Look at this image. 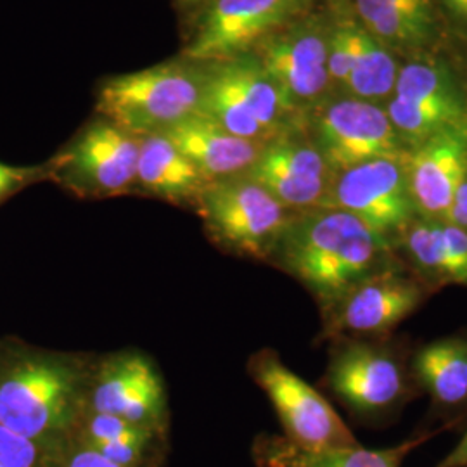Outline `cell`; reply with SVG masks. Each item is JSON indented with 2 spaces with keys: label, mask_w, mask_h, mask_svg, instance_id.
Segmentation results:
<instances>
[{
  "label": "cell",
  "mask_w": 467,
  "mask_h": 467,
  "mask_svg": "<svg viewBox=\"0 0 467 467\" xmlns=\"http://www.w3.org/2000/svg\"><path fill=\"white\" fill-rule=\"evenodd\" d=\"M329 30L318 17H300L256 47L254 56L295 111L316 102L331 84Z\"/></svg>",
  "instance_id": "cell-9"
},
{
  "label": "cell",
  "mask_w": 467,
  "mask_h": 467,
  "mask_svg": "<svg viewBox=\"0 0 467 467\" xmlns=\"http://www.w3.org/2000/svg\"><path fill=\"white\" fill-rule=\"evenodd\" d=\"M254 381L268 395L281 419L287 440L306 451H336L358 447L350 428L333 405L281 358L264 351L251 362Z\"/></svg>",
  "instance_id": "cell-6"
},
{
  "label": "cell",
  "mask_w": 467,
  "mask_h": 467,
  "mask_svg": "<svg viewBox=\"0 0 467 467\" xmlns=\"http://www.w3.org/2000/svg\"><path fill=\"white\" fill-rule=\"evenodd\" d=\"M42 175V168L13 167L0 163V201L5 200L13 192L19 191Z\"/></svg>",
  "instance_id": "cell-28"
},
{
  "label": "cell",
  "mask_w": 467,
  "mask_h": 467,
  "mask_svg": "<svg viewBox=\"0 0 467 467\" xmlns=\"http://www.w3.org/2000/svg\"><path fill=\"white\" fill-rule=\"evenodd\" d=\"M194 206L217 244L251 258L274 254L293 220L291 210L248 173L208 182Z\"/></svg>",
  "instance_id": "cell-5"
},
{
  "label": "cell",
  "mask_w": 467,
  "mask_h": 467,
  "mask_svg": "<svg viewBox=\"0 0 467 467\" xmlns=\"http://www.w3.org/2000/svg\"><path fill=\"white\" fill-rule=\"evenodd\" d=\"M161 134L167 135L208 182L248 173L265 146L231 134L200 113Z\"/></svg>",
  "instance_id": "cell-17"
},
{
  "label": "cell",
  "mask_w": 467,
  "mask_h": 467,
  "mask_svg": "<svg viewBox=\"0 0 467 467\" xmlns=\"http://www.w3.org/2000/svg\"><path fill=\"white\" fill-rule=\"evenodd\" d=\"M416 370L436 400L447 405L466 400V341L441 339L424 347L416 357Z\"/></svg>",
  "instance_id": "cell-21"
},
{
  "label": "cell",
  "mask_w": 467,
  "mask_h": 467,
  "mask_svg": "<svg viewBox=\"0 0 467 467\" xmlns=\"http://www.w3.org/2000/svg\"><path fill=\"white\" fill-rule=\"evenodd\" d=\"M61 451L0 426V467H56Z\"/></svg>",
  "instance_id": "cell-24"
},
{
  "label": "cell",
  "mask_w": 467,
  "mask_h": 467,
  "mask_svg": "<svg viewBox=\"0 0 467 467\" xmlns=\"http://www.w3.org/2000/svg\"><path fill=\"white\" fill-rule=\"evenodd\" d=\"M202 90V63L182 57L106 80L98 94V111L137 137L161 134L200 113Z\"/></svg>",
  "instance_id": "cell-3"
},
{
  "label": "cell",
  "mask_w": 467,
  "mask_h": 467,
  "mask_svg": "<svg viewBox=\"0 0 467 467\" xmlns=\"http://www.w3.org/2000/svg\"><path fill=\"white\" fill-rule=\"evenodd\" d=\"M87 410L160 430L167 412L165 384L146 355L119 353L94 368Z\"/></svg>",
  "instance_id": "cell-12"
},
{
  "label": "cell",
  "mask_w": 467,
  "mask_h": 467,
  "mask_svg": "<svg viewBox=\"0 0 467 467\" xmlns=\"http://www.w3.org/2000/svg\"><path fill=\"white\" fill-rule=\"evenodd\" d=\"M440 467H467V433Z\"/></svg>",
  "instance_id": "cell-31"
},
{
  "label": "cell",
  "mask_w": 467,
  "mask_h": 467,
  "mask_svg": "<svg viewBox=\"0 0 467 467\" xmlns=\"http://www.w3.org/2000/svg\"><path fill=\"white\" fill-rule=\"evenodd\" d=\"M453 13L459 16L467 17V0H457Z\"/></svg>",
  "instance_id": "cell-33"
},
{
  "label": "cell",
  "mask_w": 467,
  "mask_h": 467,
  "mask_svg": "<svg viewBox=\"0 0 467 467\" xmlns=\"http://www.w3.org/2000/svg\"><path fill=\"white\" fill-rule=\"evenodd\" d=\"M445 4L451 7V11H453V7H455V4H457V0H445Z\"/></svg>",
  "instance_id": "cell-34"
},
{
  "label": "cell",
  "mask_w": 467,
  "mask_h": 467,
  "mask_svg": "<svg viewBox=\"0 0 467 467\" xmlns=\"http://www.w3.org/2000/svg\"><path fill=\"white\" fill-rule=\"evenodd\" d=\"M154 434L156 431H150V433L117 440V441L104 443L99 447H90V449L99 451L100 455H104L108 461L115 462L118 466L139 467L146 459V451L150 449Z\"/></svg>",
  "instance_id": "cell-27"
},
{
  "label": "cell",
  "mask_w": 467,
  "mask_h": 467,
  "mask_svg": "<svg viewBox=\"0 0 467 467\" xmlns=\"http://www.w3.org/2000/svg\"><path fill=\"white\" fill-rule=\"evenodd\" d=\"M316 146L333 171L370 160H399L400 140L388 113L368 100H336L316 123Z\"/></svg>",
  "instance_id": "cell-11"
},
{
  "label": "cell",
  "mask_w": 467,
  "mask_h": 467,
  "mask_svg": "<svg viewBox=\"0 0 467 467\" xmlns=\"http://www.w3.org/2000/svg\"><path fill=\"white\" fill-rule=\"evenodd\" d=\"M327 381L355 410L374 412L391 405L403 391V374L395 358L366 345H351L331 362Z\"/></svg>",
  "instance_id": "cell-16"
},
{
  "label": "cell",
  "mask_w": 467,
  "mask_h": 467,
  "mask_svg": "<svg viewBox=\"0 0 467 467\" xmlns=\"http://www.w3.org/2000/svg\"><path fill=\"white\" fill-rule=\"evenodd\" d=\"M366 30L381 44L416 47L433 32V0H357Z\"/></svg>",
  "instance_id": "cell-19"
},
{
  "label": "cell",
  "mask_w": 467,
  "mask_h": 467,
  "mask_svg": "<svg viewBox=\"0 0 467 467\" xmlns=\"http://www.w3.org/2000/svg\"><path fill=\"white\" fill-rule=\"evenodd\" d=\"M416 443L393 449L368 451L358 447L336 451H306L289 440H270L260 447L262 467H400L405 455Z\"/></svg>",
  "instance_id": "cell-20"
},
{
  "label": "cell",
  "mask_w": 467,
  "mask_h": 467,
  "mask_svg": "<svg viewBox=\"0 0 467 467\" xmlns=\"http://www.w3.org/2000/svg\"><path fill=\"white\" fill-rule=\"evenodd\" d=\"M208 181L167 135L140 137L135 185L171 202H196Z\"/></svg>",
  "instance_id": "cell-18"
},
{
  "label": "cell",
  "mask_w": 467,
  "mask_h": 467,
  "mask_svg": "<svg viewBox=\"0 0 467 467\" xmlns=\"http://www.w3.org/2000/svg\"><path fill=\"white\" fill-rule=\"evenodd\" d=\"M333 170L316 142L279 135L264 146L248 175L287 210L320 208L331 187Z\"/></svg>",
  "instance_id": "cell-13"
},
{
  "label": "cell",
  "mask_w": 467,
  "mask_h": 467,
  "mask_svg": "<svg viewBox=\"0 0 467 467\" xmlns=\"http://www.w3.org/2000/svg\"><path fill=\"white\" fill-rule=\"evenodd\" d=\"M447 218L451 220L453 225L462 227L467 231V175L466 179L462 181V184L459 185L455 198L451 201V210Z\"/></svg>",
  "instance_id": "cell-30"
},
{
  "label": "cell",
  "mask_w": 467,
  "mask_h": 467,
  "mask_svg": "<svg viewBox=\"0 0 467 467\" xmlns=\"http://www.w3.org/2000/svg\"><path fill=\"white\" fill-rule=\"evenodd\" d=\"M139 146L140 137L100 118L54 160L50 171L78 194H123L135 185Z\"/></svg>",
  "instance_id": "cell-8"
},
{
  "label": "cell",
  "mask_w": 467,
  "mask_h": 467,
  "mask_svg": "<svg viewBox=\"0 0 467 467\" xmlns=\"http://www.w3.org/2000/svg\"><path fill=\"white\" fill-rule=\"evenodd\" d=\"M312 0H210L184 59L210 63L250 54L270 35L300 19Z\"/></svg>",
  "instance_id": "cell-7"
},
{
  "label": "cell",
  "mask_w": 467,
  "mask_h": 467,
  "mask_svg": "<svg viewBox=\"0 0 467 467\" xmlns=\"http://www.w3.org/2000/svg\"><path fill=\"white\" fill-rule=\"evenodd\" d=\"M202 67L200 115L248 140L267 144L279 137L295 108L254 54L202 63Z\"/></svg>",
  "instance_id": "cell-4"
},
{
  "label": "cell",
  "mask_w": 467,
  "mask_h": 467,
  "mask_svg": "<svg viewBox=\"0 0 467 467\" xmlns=\"http://www.w3.org/2000/svg\"><path fill=\"white\" fill-rule=\"evenodd\" d=\"M56 467H121L108 461L99 451L84 445L82 441H77L75 447L67 449L65 453L61 451L57 466Z\"/></svg>",
  "instance_id": "cell-29"
},
{
  "label": "cell",
  "mask_w": 467,
  "mask_h": 467,
  "mask_svg": "<svg viewBox=\"0 0 467 467\" xmlns=\"http://www.w3.org/2000/svg\"><path fill=\"white\" fill-rule=\"evenodd\" d=\"M360 28L353 23H339L329 30V77L331 82L347 84L353 57L358 47Z\"/></svg>",
  "instance_id": "cell-26"
},
{
  "label": "cell",
  "mask_w": 467,
  "mask_h": 467,
  "mask_svg": "<svg viewBox=\"0 0 467 467\" xmlns=\"http://www.w3.org/2000/svg\"><path fill=\"white\" fill-rule=\"evenodd\" d=\"M441 279L467 284V231L453 223L436 222Z\"/></svg>",
  "instance_id": "cell-25"
},
{
  "label": "cell",
  "mask_w": 467,
  "mask_h": 467,
  "mask_svg": "<svg viewBox=\"0 0 467 467\" xmlns=\"http://www.w3.org/2000/svg\"><path fill=\"white\" fill-rule=\"evenodd\" d=\"M94 368L57 353L26 351L0 362V426L63 447L87 410Z\"/></svg>",
  "instance_id": "cell-2"
},
{
  "label": "cell",
  "mask_w": 467,
  "mask_h": 467,
  "mask_svg": "<svg viewBox=\"0 0 467 467\" xmlns=\"http://www.w3.org/2000/svg\"><path fill=\"white\" fill-rule=\"evenodd\" d=\"M397 77L399 67L391 54L366 28H360L358 47L345 85L360 98H381L395 88Z\"/></svg>",
  "instance_id": "cell-22"
},
{
  "label": "cell",
  "mask_w": 467,
  "mask_h": 467,
  "mask_svg": "<svg viewBox=\"0 0 467 467\" xmlns=\"http://www.w3.org/2000/svg\"><path fill=\"white\" fill-rule=\"evenodd\" d=\"M336 173L320 208L343 210L386 237L409 225L414 201L399 160H370Z\"/></svg>",
  "instance_id": "cell-10"
},
{
  "label": "cell",
  "mask_w": 467,
  "mask_h": 467,
  "mask_svg": "<svg viewBox=\"0 0 467 467\" xmlns=\"http://www.w3.org/2000/svg\"><path fill=\"white\" fill-rule=\"evenodd\" d=\"M208 2H210V0H177V4H179L181 7L187 9V11H192V9H200V7H204Z\"/></svg>",
  "instance_id": "cell-32"
},
{
  "label": "cell",
  "mask_w": 467,
  "mask_h": 467,
  "mask_svg": "<svg viewBox=\"0 0 467 467\" xmlns=\"http://www.w3.org/2000/svg\"><path fill=\"white\" fill-rule=\"evenodd\" d=\"M403 171L414 204L431 217H447L455 192L467 175L464 129H447L419 142Z\"/></svg>",
  "instance_id": "cell-14"
},
{
  "label": "cell",
  "mask_w": 467,
  "mask_h": 467,
  "mask_svg": "<svg viewBox=\"0 0 467 467\" xmlns=\"http://www.w3.org/2000/svg\"><path fill=\"white\" fill-rule=\"evenodd\" d=\"M420 300L418 283L395 270L379 268L339 300L336 322L351 333H386L412 314Z\"/></svg>",
  "instance_id": "cell-15"
},
{
  "label": "cell",
  "mask_w": 467,
  "mask_h": 467,
  "mask_svg": "<svg viewBox=\"0 0 467 467\" xmlns=\"http://www.w3.org/2000/svg\"><path fill=\"white\" fill-rule=\"evenodd\" d=\"M388 253L386 235L334 208L293 217L274 251L281 265L327 306H336L355 284L379 270Z\"/></svg>",
  "instance_id": "cell-1"
},
{
  "label": "cell",
  "mask_w": 467,
  "mask_h": 467,
  "mask_svg": "<svg viewBox=\"0 0 467 467\" xmlns=\"http://www.w3.org/2000/svg\"><path fill=\"white\" fill-rule=\"evenodd\" d=\"M397 98L410 102L438 104L461 111V104L453 92V84L447 73L428 63H410L401 67L397 77Z\"/></svg>",
  "instance_id": "cell-23"
}]
</instances>
